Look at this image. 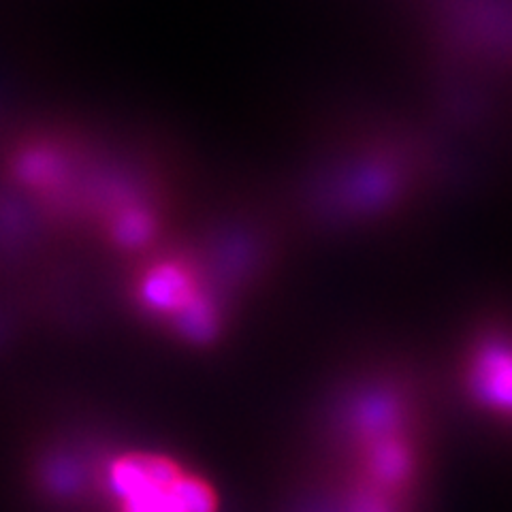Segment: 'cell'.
<instances>
[{
    "label": "cell",
    "mask_w": 512,
    "mask_h": 512,
    "mask_svg": "<svg viewBox=\"0 0 512 512\" xmlns=\"http://www.w3.org/2000/svg\"><path fill=\"white\" fill-rule=\"evenodd\" d=\"M92 446L73 478L75 504L88 512H224L218 485L195 463L152 442Z\"/></svg>",
    "instance_id": "obj_4"
},
{
    "label": "cell",
    "mask_w": 512,
    "mask_h": 512,
    "mask_svg": "<svg viewBox=\"0 0 512 512\" xmlns=\"http://www.w3.org/2000/svg\"><path fill=\"white\" fill-rule=\"evenodd\" d=\"M436 414L410 361L376 355L335 378L308 416L278 512H427Z\"/></svg>",
    "instance_id": "obj_1"
},
{
    "label": "cell",
    "mask_w": 512,
    "mask_h": 512,
    "mask_svg": "<svg viewBox=\"0 0 512 512\" xmlns=\"http://www.w3.org/2000/svg\"><path fill=\"white\" fill-rule=\"evenodd\" d=\"M274 267V239L248 214L218 222L188 239L152 246L135 263L128 293L135 312L182 346L222 340L239 308Z\"/></svg>",
    "instance_id": "obj_2"
},
{
    "label": "cell",
    "mask_w": 512,
    "mask_h": 512,
    "mask_svg": "<svg viewBox=\"0 0 512 512\" xmlns=\"http://www.w3.org/2000/svg\"><path fill=\"white\" fill-rule=\"evenodd\" d=\"M308 192L312 220L359 227L389 218L429 186L434 156L408 133L391 128L352 131L333 143Z\"/></svg>",
    "instance_id": "obj_3"
},
{
    "label": "cell",
    "mask_w": 512,
    "mask_h": 512,
    "mask_svg": "<svg viewBox=\"0 0 512 512\" xmlns=\"http://www.w3.org/2000/svg\"><path fill=\"white\" fill-rule=\"evenodd\" d=\"M457 389L483 425L506 429L510 421V346L506 320L485 316L461 346Z\"/></svg>",
    "instance_id": "obj_5"
}]
</instances>
